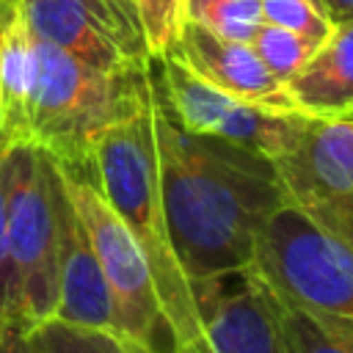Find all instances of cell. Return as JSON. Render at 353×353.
I'll use <instances>...</instances> for the list:
<instances>
[{
	"instance_id": "6da1fadb",
	"label": "cell",
	"mask_w": 353,
	"mask_h": 353,
	"mask_svg": "<svg viewBox=\"0 0 353 353\" xmlns=\"http://www.w3.org/2000/svg\"><path fill=\"white\" fill-rule=\"evenodd\" d=\"M157 188L176 262L193 290L248 270L262 223L284 190L270 157L240 143L185 130L152 85Z\"/></svg>"
},
{
	"instance_id": "7a4b0ae2",
	"label": "cell",
	"mask_w": 353,
	"mask_h": 353,
	"mask_svg": "<svg viewBox=\"0 0 353 353\" xmlns=\"http://www.w3.org/2000/svg\"><path fill=\"white\" fill-rule=\"evenodd\" d=\"M94 182L149 262L160 309L174 339V353H201L204 342L199 306L176 262L160 204L152 141V102L143 113L108 127L97 138Z\"/></svg>"
},
{
	"instance_id": "3957f363",
	"label": "cell",
	"mask_w": 353,
	"mask_h": 353,
	"mask_svg": "<svg viewBox=\"0 0 353 353\" xmlns=\"http://www.w3.org/2000/svg\"><path fill=\"white\" fill-rule=\"evenodd\" d=\"M149 102L152 69L146 74H108L36 39L30 143L41 146L58 168L94 176L97 138L143 113Z\"/></svg>"
},
{
	"instance_id": "277c9868",
	"label": "cell",
	"mask_w": 353,
	"mask_h": 353,
	"mask_svg": "<svg viewBox=\"0 0 353 353\" xmlns=\"http://www.w3.org/2000/svg\"><path fill=\"white\" fill-rule=\"evenodd\" d=\"M245 276L292 306L353 314V251L290 204L256 232Z\"/></svg>"
},
{
	"instance_id": "5b68a950",
	"label": "cell",
	"mask_w": 353,
	"mask_h": 353,
	"mask_svg": "<svg viewBox=\"0 0 353 353\" xmlns=\"http://www.w3.org/2000/svg\"><path fill=\"white\" fill-rule=\"evenodd\" d=\"M55 160L36 143L8 149L6 218L19 284V306L28 328L55 312L58 298V223H55Z\"/></svg>"
},
{
	"instance_id": "8992f818",
	"label": "cell",
	"mask_w": 353,
	"mask_h": 353,
	"mask_svg": "<svg viewBox=\"0 0 353 353\" xmlns=\"http://www.w3.org/2000/svg\"><path fill=\"white\" fill-rule=\"evenodd\" d=\"M58 174L94 245L97 262L102 268V276L113 298L119 331L154 350L174 353V339L163 317L154 279L141 245L127 232V226L113 212V207L105 201L94 176L69 174L63 168H58Z\"/></svg>"
},
{
	"instance_id": "52a82bcc",
	"label": "cell",
	"mask_w": 353,
	"mask_h": 353,
	"mask_svg": "<svg viewBox=\"0 0 353 353\" xmlns=\"http://www.w3.org/2000/svg\"><path fill=\"white\" fill-rule=\"evenodd\" d=\"M152 85L185 130L240 143L270 160L290 152L314 119L309 113L237 99L196 77L171 50L152 61Z\"/></svg>"
},
{
	"instance_id": "ba28073f",
	"label": "cell",
	"mask_w": 353,
	"mask_h": 353,
	"mask_svg": "<svg viewBox=\"0 0 353 353\" xmlns=\"http://www.w3.org/2000/svg\"><path fill=\"white\" fill-rule=\"evenodd\" d=\"M28 30L108 74H146L152 47L127 0H19Z\"/></svg>"
},
{
	"instance_id": "9c48e42d",
	"label": "cell",
	"mask_w": 353,
	"mask_h": 353,
	"mask_svg": "<svg viewBox=\"0 0 353 353\" xmlns=\"http://www.w3.org/2000/svg\"><path fill=\"white\" fill-rule=\"evenodd\" d=\"M273 165L284 201L353 251V121L314 116Z\"/></svg>"
},
{
	"instance_id": "30bf717a",
	"label": "cell",
	"mask_w": 353,
	"mask_h": 353,
	"mask_svg": "<svg viewBox=\"0 0 353 353\" xmlns=\"http://www.w3.org/2000/svg\"><path fill=\"white\" fill-rule=\"evenodd\" d=\"M55 223H58V298L52 317L72 325L119 331L108 281L97 262L88 232L63 190L61 174L55 182Z\"/></svg>"
},
{
	"instance_id": "8fae6325",
	"label": "cell",
	"mask_w": 353,
	"mask_h": 353,
	"mask_svg": "<svg viewBox=\"0 0 353 353\" xmlns=\"http://www.w3.org/2000/svg\"><path fill=\"white\" fill-rule=\"evenodd\" d=\"M196 77L204 83L265 108L276 110H298L287 94V88L262 66L251 44L232 41L210 33L199 22L182 19L174 44L168 47ZM165 50V52H168ZM301 113V110H298Z\"/></svg>"
},
{
	"instance_id": "7c38bea8",
	"label": "cell",
	"mask_w": 353,
	"mask_h": 353,
	"mask_svg": "<svg viewBox=\"0 0 353 353\" xmlns=\"http://www.w3.org/2000/svg\"><path fill=\"white\" fill-rule=\"evenodd\" d=\"M240 290H223V281L201 287L196 306L201 317V342L207 353H287L276 320L254 279L240 273Z\"/></svg>"
},
{
	"instance_id": "4fadbf2b",
	"label": "cell",
	"mask_w": 353,
	"mask_h": 353,
	"mask_svg": "<svg viewBox=\"0 0 353 353\" xmlns=\"http://www.w3.org/2000/svg\"><path fill=\"white\" fill-rule=\"evenodd\" d=\"M284 88L309 116H342L353 105V17L334 19L331 33Z\"/></svg>"
},
{
	"instance_id": "5bb4252c",
	"label": "cell",
	"mask_w": 353,
	"mask_h": 353,
	"mask_svg": "<svg viewBox=\"0 0 353 353\" xmlns=\"http://www.w3.org/2000/svg\"><path fill=\"white\" fill-rule=\"evenodd\" d=\"M36 85V39L19 0H0V127L14 143H30V105Z\"/></svg>"
},
{
	"instance_id": "9a60e30c",
	"label": "cell",
	"mask_w": 353,
	"mask_h": 353,
	"mask_svg": "<svg viewBox=\"0 0 353 353\" xmlns=\"http://www.w3.org/2000/svg\"><path fill=\"white\" fill-rule=\"evenodd\" d=\"M256 287L262 290L287 353H353V314L301 309L276 298L259 281Z\"/></svg>"
},
{
	"instance_id": "2e32d148",
	"label": "cell",
	"mask_w": 353,
	"mask_h": 353,
	"mask_svg": "<svg viewBox=\"0 0 353 353\" xmlns=\"http://www.w3.org/2000/svg\"><path fill=\"white\" fill-rule=\"evenodd\" d=\"M41 353H163L121 331L72 325L63 320H44L30 328Z\"/></svg>"
},
{
	"instance_id": "e0dca14e",
	"label": "cell",
	"mask_w": 353,
	"mask_h": 353,
	"mask_svg": "<svg viewBox=\"0 0 353 353\" xmlns=\"http://www.w3.org/2000/svg\"><path fill=\"white\" fill-rule=\"evenodd\" d=\"M182 19L199 22L215 36L251 41L262 19V0H182Z\"/></svg>"
},
{
	"instance_id": "ac0fdd59",
	"label": "cell",
	"mask_w": 353,
	"mask_h": 353,
	"mask_svg": "<svg viewBox=\"0 0 353 353\" xmlns=\"http://www.w3.org/2000/svg\"><path fill=\"white\" fill-rule=\"evenodd\" d=\"M248 44L256 52V58L262 61V66L281 85L290 83L306 66V61L314 55V50L320 47L317 41H312L306 36H298L292 30H284L279 25H270V22H262Z\"/></svg>"
},
{
	"instance_id": "d6986e66",
	"label": "cell",
	"mask_w": 353,
	"mask_h": 353,
	"mask_svg": "<svg viewBox=\"0 0 353 353\" xmlns=\"http://www.w3.org/2000/svg\"><path fill=\"white\" fill-rule=\"evenodd\" d=\"M6 182H8V152L0 157V328H6V325H25L22 306H19L17 268H14V256H11V240H8Z\"/></svg>"
},
{
	"instance_id": "ffe728a7",
	"label": "cell",
	"mask_w": 353,
	"mask_h": 353,
	"mask_svg": "<svg viewBox=\"0 0 353 353\" xmlns=\"http://www.w3.org/2000/svg\"><path fill=\"white\" fill-rule=\"evenodd\" d=\"M262 19L298 36H306L317 44L331 33L334 25L328 14L309 0H262Z\"/></svg>"
},
{
	"instance_id": "44dd1931",
	"label": "cell",
	"mask_w": 353,
	"mask_h": 353,
	"mask_svg": "<svg viewBox=\"0 0 353 353\" xmlns=\"http://www.w3.org/2000/svg\"><path fill=\"white\" fill-rule=\"evenodd\" d=\"M135 6V11L141 14L152 55H163L179 30L182 22V0H127Z\"/></svg>"
},
{
	"instance_id": "7402d4cb",
	"label": "cell",
	"mask_w": 353,
	"mask_h": 353,
	"mask_svg": "<svg viewBox=\"0 0 353 353\" xmlns=\"http://www.w3.org/2000/svg\"><path fill=\"white\" fill-rule=\"evenodd\" d=\"M0 353H41L33 331L25 325H6L0 328Z\"/></svg>"
},
{
	"instance_id": "603a6c76",
	"label": "cell",
	"mask_w": 353,
	"mask_h": 353,
	"mask_svg": "<svg viewBox=\"0 0 353 353\" xmlns=\"http://www.w3.org/2000/svg\"><path fill=\"white\" fill-rule=\"evenodd\" d=\"M323 3V11L334 19H345V17H353V0H320Z\"/></svg>"
},
{
	"instance_id": "cb8c5ba5",
	"label": "cell",
	"mask_w": 353,
	"mask_h": 353,
	"mask_svg": "<svg viewBox=\"0 0 353 353\" xmlns=\"http://www.w3.org/2000/svg\"><path fill=\"white\" fill-rule=\"evenodd\" d=\"M8 149H11V141H8V135H6V132H3V127H0V157H3Z\"/></svg>"
},
{
	"instance_id": "d4e9b609",
	"label": "cell",
	"mask_w": 353,
	"mask_h": 353,
	"mask_svg": "<svg viewBox=\"0 0 353 353\" xmlns=\"http://www.w3.org/2000/svg\"><path fill=\"white\" fill-rule=\"evenodd\" d=\"M309 3H314V6H317V8L323 11V3H320V0H309ZM328 19H331V17H328Z\"/></svg>"
},
{
	"instance_id": "484cf974",
	"label": "cell",
	"mask_w": 353,
	"mask_h": 353,
	"mask_svg": "<svg viewBox=\"0 0 353 353\" xmlns=\"http://www.w3.org/2000/svg\"><path fill=\"white\" fill-rule=\"evenodd\" d=\"M342 116H353V105H350V108H347V110H345Z\"/></svg>"
},
{
	"instance_id": "4316f807",
	"label": "cell",
	"mask_w": 353,
	"mask_h": 353,
	"mask_svg": "<svg viewBox=\"0 0 353 353\" xmlns=\"http://www.w3.org/2000/svg\"><path fill=\"white\" fill-rule=\"evenodd\" d=\"M347 119H350V121H353V116H347Z\"/></svg>"
},
{
	"instance_id": "83f0119b",
	"label": "cell",
	"mask_w": 353,
	"mask_h": 353,
	"mask_svg": "<svg viewBox=\"0 0 353 353\" xmlns=\"http://www.w3.org/2000/svg\"><path fill=\"white\" fill-rule=\"evenodd\" d=\"M201 353H207V350H201Z\"/></svg>"
}]
</instances>
